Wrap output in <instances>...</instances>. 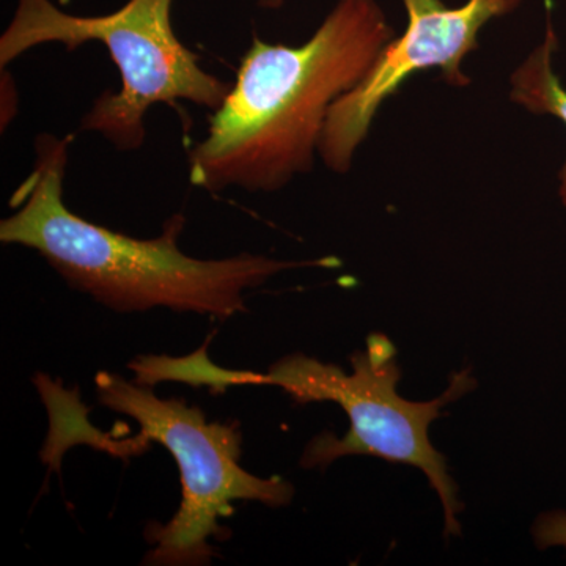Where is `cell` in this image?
<instances>
[{
	"instance_id": "cell-1",
	"label": "cell",
	"mask_w": 566,
	"mask_h": 566,
	"mask_svg": "<svg viewBox=\"0 0 566 566\" xmlns=\"http://www.w3.org/2000/svg\"><path fill=\"white\" fill-rule=\"evenodd\" d=\"M394 39L378 0H337L300 46L253 36L207 136L189 153L191 185L273 193L311 172L331 107Z\"/></svg>"
},
{
	"instance_id": "cell-2",
	"label": "cell",
	"mask_w": 566,
	"mask_h": 566,
	"mask_svg": "<svg viewBox=\"0 0 566 566\" xmlns=\"http://www.w3.org/2000/svg\"><path fill=\"white\" fill-rule=\"evenodd\" d=\"M73 136L41 133L31 172L10 199L0 241L39 252L70 286L115 312L164 307L229 319L248 311L245 293L296 268L334 266L335 259L285 262L256 253L193 259L178 248L186 218L167 219L163 233L139 240L82 218L66 207L63 182Z\"/></svg>"
},
{
	"instance_id": "cell-3",
	"label": "cell",
	"mask_w": 566,
	"mask_h": 566,
	"mask_svg": "<svg viewBox=\"0 0 566 566\" xmlns=\"http://www.w3.org/2000/svg\"><path fill=\"white\" fill-rule=\"evenodd\" d=\"M352 374L338 365L322 363L304 354H292L271 365L266 374L232 371L216 367L205 353L189 368L192 386H275L297 405L333 401L349 420L344 438L331 433L315 436L305 447L301 465L326 469L344 457H374L389 463L415 465L427 475L444 509L446 535H461L455 480L447 469L446 457L428 438V428L442 416V409L475 389L471 370L458 371L441 397L431 401L406 400L398 394L401 368L397 348L385 334H370L364 352L352 356Z\"/></svg>"
},
{
	"instance_id": "cell-4",
	"label": "cell",
	"mask_w": 566,
	"mask_h": 566,
	"mask_svg": "<svg viewBox=\"0 0 566 566\" xmlns=\"http://www.w3.org/2000/svg\"><path fill=\"white\" fill-rule=\"evenodd\" d=\"M175 0H126L96 17L66 13L52 0H17L0 35V69L43 44L74 52L102 43L120 74L117 92H103L82 115L81 133L99 134L115 150H140L147 140L148 112L156 104L186 102L216 111L232 82L208 73L196 52L175 33Z\"/></svg>"
},
{
	"instance_id": "cell-5",
	"label": "cell",
	"mask_w": 566,
	"mask_h": 566,
	"mask_svg": "<svg viewBox=\"0 0 566 566\" xmlns=\"http://www.w3.org/2000/svg\"><path fill=\"white\" fill-rule=\"evenodd\" d=\"M95 389L99 403L132 417L140 431L122 442L96 431L82 436V442L125 458L158 442L180 469V509L169 523H151L145 528V539L151 546L145 565H208L214 556L210 539L221 542L230 535L221 521L233 515L234 502L253 501L279 509L293 501L292 483L281 476L260 479L241 468L243 436L237 422H208L197 406L177 398L164 400L150 387L111 371L96 375Z\"/></svg>"
},
{
	"instance_id": "cell-6",
	"label": "cell",
	"mask_w": 566,
	"mask_h": 566,
	"mask_svg": "<svg viewBox=\"0 0 566 566\" xmlns=\"http://www.w3.org/2000/svg\"><path fill=\"white\" fill-rule=\"evenodd\" d=\"M408 25L382 48L356 87L331 107L318 155L335 174L352 170L354 155L370 133L379 107L400 92L412 74L441 70L453 87H468L464 59L479 50L483 25L520 9L523 0H468L447 7L442 0H401Z\"/></svg>"
},
{
	"instance_id": "cell-7",
	"label": "cell",
	"mask_w": 566,
	"mask_h": 566,
	"mask_svg": "<svg viewBox=\"0 0 566 566\" xmlns=\"http://www.w3.org/2000/svg\"><path fill=\"white\" fill-rule=\"evenodd\" d=\"M551 9L553 6L546 0L545 40L513 71L510 77V99L532 114L553 115L566 126V88L554 71L558 40L551 20ZM558 193L566 208V161L562 167Z\"/></svg>"
},
{
	"instance_id": "cell-8",
	"label": "cell",
	"mask_w": 566,
	"mask_h": 566,
	"mask_svg": "<svg viewBox=\"0 0 566 566\" xmlns=\"http://www.w3.org/2000/svg\"><path fill=\"white\" fill-rule=\"evenodd\" d=\"M532 535L538 549L545 551L549 547H564L566 549V512L565 510H553L542 513L536 517Z\"/></svg>"
},
{
	"instance_id": "cell-9",
	"label": "cell",
	"mask_w": 566,
	"mask_h": 566,
	"mask_svg": "<svg viewBox=\"0 0 566 566\" xmlns=\"http://www.w3.org/2000/svg\"><path fill=\"white\" fill-rule=\"evenodd\" d=\"M2 70V81H0V95H2V111H0V128L2 133L9 128L10 123L17 118L20 112V96H18L17 84H14L13 76L7 69Z\"/></svg>"
},
{
	"instance_id": "cell-10",
	"label": "cell",
	"mask_w": 566,
	"mask_h": 566,
	"mask_svg": "<svg viewBox=\"0 0 566 566\" xmlns=\"http://www.w3.org/2000/svg\"><path fill=\"white\" fill-rule=\"evenodd\" d=\"M286 0H256V6L262 10H281L285 6Z\"/></svg>"
},
{
	"instance_id": "cell-11",
	"label": "cell",
	"mask_w": 566,
	"mask_h": 566,
	"mask_svg": "<svg viewBox=\"0 0 566 566\" xmlns=\"http://www.w3.org/2000/svg\"><path fill=\"white\" fill-rule=\"evenodd\" d=\"M134 365H136V360H134V364H133V368H134V371H136V367H134ZM137 375V374H136ZM137 381H139V378H137ZM142 382V381H139ZM142 385H144V382H142ZM148 386V385H147Z\"/></svg>"
}]
</instances>
